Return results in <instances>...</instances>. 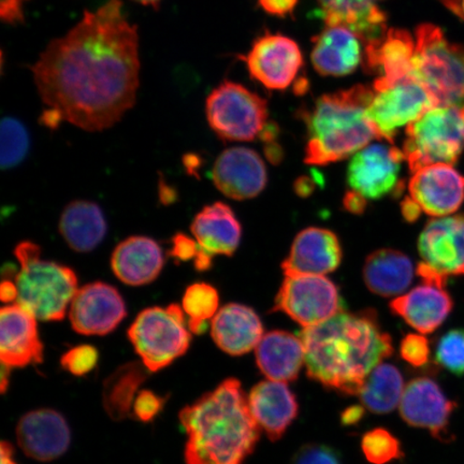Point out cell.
<instances>
[{"label":"cell","mask_w":464,"mask_h":464,"mask_svg":"<svg viewBox=\"0 0 464 464\" xmlns=\"http://www.w3.org/2000/svg\"><path fill=\"white\" fill-rule=\"evenodd\" d=\"M208 123L226 141H253L265 132L268 103L246 87L225 81L207 98Z\"/></svg>","instance_id":"cell-9"},{"label":"cell","mask_w":464,"mask_h":464,"mask_svg":"<svg viewBox=\"0 0 464 464\" xmlns=\"http://www.w3.org/2000/svg\"><path fill=\"white\" fill-rule=\"evenodd\" d=\"M14 255L20 263L15 274L16 304L33 313L39 321L65 318L75 293L78 278L69 266L42 259V249L33 242L19 243Z\"/></svg>","instance_id":"cell-5"},{"label":"cell","mask_w":464,"mask_h":464,"mask_svg":"<svg viewBox=\"0 0 464 464\" xmlns=\"http://www.w3.org/2000/svg\"><path fill=\"white\" fill-rule=\"evenodd\" d=\"M363 408L361 405L351 406L342 414V422L344 425H355L359 420L362 419Z\"/></svg>","instance_id":"cell-48"},{"label":"cell","mask_w":464,"mask_h":464,"mask_svg":"<svg viewBox=\"0 0 464 464\" xmlns=\"http://www.w3.org/2000/svg\"><path fill=\"white\" fill-rule=\"evenodd\" d=\"M190 231L198 246L194 259L198 271L210 269L212 260L218 255L232 256L239 247L242 236L239 220L224 202L203 208L191 222Z\"/></svg>","instance_id":"cell-18"},{"label":"cell","mask_w":464,"mask_h":464,"mask_svg":"<svg viewBox=\"0 0 464 464\" xmlns=\"http://www.w3.org/2000/svg\"><path fill=\"white\" fill-rule=\"evenodd\" d=\"M16 439L27 457L49 462L65 454L72 433L63 415L54 410L42 409L22 417L17 423Z\"/></svg>","instance_id":"cell-21"},{"label":"cell","mask_w":464,"mask_h":464,"mask_svg":"<svg viewBox=\"0 0 464 464\" xmlns=\"http://www.w3.org/2000/svg\"><path fill=\"white\" fill-rule=\"evenodd\" d=\"M127 315L119 290L107 283L95 282L78 289L69 307L75 333L106 335L112 333Z\"/></svg>","instance_id":"cell-17"},{"label":"cell","mask_w":464,"mask_h":464,"mask_svg":"<svg viewBox=\"0 0 464 464\" xmlns=\"http://www.w3.org/2000/svg\"><path fill=\"white\" fill-rule=\"evenodd\" d=\"M438 107L432 96L414 77L382 91H374L367 116L377 137L393 143L397 131Z\"/></svg>","instance_id":"cell-12"},{"label":"cell","mask_w":464,"mask_h":464,"mask_svg":"<svg viewBox=\"0 0 464 464\" xmlns=\"http://www.w3.org/2000/svg\"><path fill=\"white\" fill-rule=\"evenodd\" d=\"M404 390L400 370L392 364L381 363L365 381L359 397L371 413L390 414L401 402Z\"/></svg>","instance_id":"cell-34"},{"label":"cell","mask_w":464,"mask_h":464,"mask_svg":"<svg viewBox=\"0 0 464 464\" xmlns=\"http://www.w3.org/2000/svg\"><path fill=\"white\" fill-rule=\"evenodd\" d=\"M299 0H258L261 9L265 13L277 16L286 17L292 14L297 7Z\"/></svg>","instance_id":"cell-45"},{"label":"cell","mask_w":464,"mask_h":464,"mask_svg":"<svg viewBox=\"0 0 464 464\" xmlns=\"http://www.w3.org/2000/svg\"><path fill=\"white\" fill-rule=\"evenodd\" d=\"M446 7L454 11V14L464 19V0H443Z\"/></svg>","instance_id":"cell-50"},{"label":"cell","mask_w":464,"mask_h":464,"mask_svg":"<svg viewBox=\"0 0 464 464\" xmlns=\"http://www.w3.org/2000/svg\"><path fill=\"white\" fill-rule=\"evenodd\" d=\"M38 319L19 304L0 312V359L10 368L42 363L44 345L39 339Z\"/></svg>","instance_id":"cell-22"},{"label":"cell","mask_w":464,"mask_h":464,"mask_svg":"<svg viewBox=\"0 0 464 464\" xmlns=\"http://www.w3.org/2000/svg\"><path fill=\"white\" fill-rule=\"evenodd\" d=\"M413 77L437 106L464 104V46L452 44L439 26L426 23L415 29Z\"/></svg>","instance_id":"cell-6"},{"label":"cell","mask_w":464,"mask_h":464,"mask_svg":"<svg viewBox=\"0 0 464 464\" xmlns=\"http://www.w3.org/2000/svg\"><path fill=\"white\" fill-rule=\"evenodd\" d=\"M28 130L22 121L14 118H5L2 121V150L0 165L3 170L13 169L25 160L28 153Z\"/></svg>","instance_id":"cell-36"},{"label":"cell","mask_w":464,"mask_h":464,"mask_svg":"<svg viewBox=\"0 0 464 464\" xmlns=\"http://www.w3.org/2000/svg\"><path fill=\"white\" fill-rule=\"evenodd\" d=\"M198 253V246L195 239L184 234H178L173 237L170 255L172 258L179 261L195 259Z\"/></svg>","instance_id":"cell-43"},{"label":"cell","mask_w":464,"mask_h":464,"mask_svg":"<svg viewBox=\"0 0 464 464\" xmlns=\"http://www.w3.org/2000/svg\"><path fill=\"white\" fill-rule=\"evenodd\" d=\"M211 334L220 350L231 356H241L257 347L264 336V326L251 307L229 304L213 317Z\"/></svg>","instance_id":"cell-28"},{"label":"cell","mask_w":464,"mask_h":464,"mask_svg":"<svg viewBox=\"0 0 464 464\" xmlns=\"http://www.w3.org/2000/svg\"><path fill=\"white\" fill-rule=\"evenodd\" d=\"M324 24L350 28L363 45L385 36L387 14L376 0H317Z\"/></svg>","instance_id":"cell-29"},{"label":"cell","mask_w":464,"mask_h":464,"mask_svg":"<svg viewBox=\"0 0 464 464\" xmlns=\"http://www.w3.org/2000/svg\"><path fill=\"white\" fill-rule=\"evenodd\" d=\"M406 198L427 216H451L464 201V177L449 164L422 167L413 172Z\"/></svg>","instance_id":"cell-16"},{"label":"cell","mask_w":464,"mask_h":464,"mask_svg":"<svg viewBox=\"0 0 464 464\" xmlns=\"http://www.w3.org/2000/svg\"><path fill=\"white\" fill-rule=\"evenodd\" d=\"M415 51V36L401 28H388L384 37L363 45L364 71L377 75L373 90L413 77Z\"/></svg>","instance_id":"cell-19"},{"label":"cell","mask_w":464,"mask_h":464,"mask_svg":"<svg viewBox=\"0 0 464 464\" xmlns=\"http://www.w3.org/2000/svg\"><path fill=\"white\" fill-rule=\"evenodd\" d=\"M212 179L217 188L228 198H255L266 185L265 162L255 150L243 147L225 150L214 162Z\"/></svg>","instance_id":"cell-20"},{"label":"cell","mask_w":464,"mask_h":464,"mask_svg":"<svg viewBox=\"0 0 464 464\" xmlns=\"http://www.w3.org/2000/svg\"><path fill=\"white\" fill-rule=\"evenodd\" d=\"M247 398L255 420L274 442L282 439L298 415L297 398L286 382H260L253 387Z\"/></svg>","instance_id":"cell-26"},{"label":"cell","mask_w":464,"mask_h":464,"mask_svg":"<svg viewBox=\"0 0 464 464\" xmlns=\"http://www.w3.org/2000/svg\"><path fill=\"white\" fill-rule=\"evenodd\" d=\"M133 2L141 4L143 5H152L153 8L159 9L162 0H133Z\"/></svg>","instance_id":"cell-52"},{"label":"cell","mask_w":464,"mask_h":464,"mask_svg":"<svg viewBox=\"0 0 464 464\" xmlns=\"http://www.w3.org/2000/svg\"><path fill=\"white\" fill-rule=\"evenodd\" d=\"M421 280L448 282L464 276V214L437 218L426 225L419 240Z\"/></svg>","instance_id":"cell-11"},{"label":"cell","mask_w":464,"mask_h":464,"mask_svg":"<svg viewBox=\"0 0 464 464\" xmlns=\"http://www.w3.org/2000/svg\"><path fill=\"white\" fill-rule=\"evenodd\" d=\"M403 150L387 144L367 145L353 155L347 167V184L365 200L382 198L399 189Z\"/></svg>","instance_id":"cell-14"},{"label":"cell","mask_w":464,"mask_h":464,"mask_svg":"<svg viewBox=\"0 0 464 464\" xmlns=\"http://www.w3.org/2000/svg\"><path fill=\"white\" fill-rule=\"evenodd\" d=\"M435 362L454 375H464V329L450 330L440 336L435 348Z\"/></svg>","instance_id":"cell-38"},{"label":"cell","mask_w":464,"mask_h":464,"mask_svg":"<svg viewBox=\"0 0 464 464\" xmlns=\"http://www.w3.org/2000/svg\"><path fill=\"white\" fill-rule=\"evenodd\" d=\"M311 60L323 77H344L362 65L363 44L350 28L326 25L313 39Z\"/></svg>","instance_id":"cell-25"},{"label":"cell","mask_w":464,"mask_h":464,"mask_svg":"<svg viewBox=\"0 0 464 464\" xmlns=\"http://www.w3.org/2000/svg\"><path fill=\"white\" fill-rule=\"evenodd\" d=\"M274 311L282 312L309 328L343 310L338 287L324 276H286L276 298Z\"/></svg>","instance_id":"cell-10"},{"label":"cell","mask_w":464,"mask_h":464,"mask_svg":"<svg viewBox=\"0 0 464 464\" xmlns=\"http://www.w3.org/2000/svg\"><path fill=\"white\" fill-rule=\"evenodd\" d=\"M373 96V87L359 84L318 98L314 107L304 113L309 136L306 164H332L350 158L373 139H379L367 116Z\"/></svg>","instance_id":"cell-4"},{"label":"cell","mask_w":464,"mask_h":464,"mask_svg":"<svg viewBox=\"0 0 464 464\" xmlns=\"http://www.w3.org/2000/svg\"><path fill=\"white\" fill-rule=\"evenodd\" d=\"M362 275L370 292L382 297H392L411 286L414 266L405 254L396 249H379L365 260Z\"/></svg>","instance_id":"cell-32"},{"label":"cell","mask_w":464,"mask_h":464,"mask_svg":"<svg viewBox=\"0 0 464 464\" xmlns=\"http://www.w3.org/2000/svg\"><path fill=\"white\" fill-rule=\"evenodd\" d=\"M32 72L48 107L44 124L56 127L66 121L86 131L108 130L136 102L138 28L121 0H107L46 46Z\"/></svg>","instance_id":"cell-1"},{"label":"cell","mask_w":464,"mask_h":464,"mask_svg":"<svg viewBox=\"0 0 464 464\" xmlns=\"http://www.w3.org/2000/svg\"><path fill=\"white\" fill-rule=\"evenodd\" d=\"M165 400L150 391L139 392L133 402L132 413L143 422L153 420L164 408Z\"/></svg>","instance_id":"cell-42"},{"label":"cell","mask_w":464,"mask_h":464,"mask_svg":"<svg viewBox=\"0 0 464 464\" xmlns=\"http://www.w3.org/2000/svg\"><path fill=\"white\" fill-rule=\"evenodd\" d=\"M344 206L348 211L361 214L364 210L365 206H367V200L355 193V191L351 190L345 196Z\"/></svg>","instance_id":"cell-46"},{"label":"cell","mask_w":464,"mask_h":464,"mask_svg":"<svg viewBox=\"0 0 464 464\" xmlns=\"http://www.w3.org/2000/svg\"><path fill=\"white\" fill-rule=\"evenodd\" d=\"M290 464H342L335 450L323 444H306L299 449Z\"/></svg>","instance_id":"cell-41"},{"label":"cell","mask_w":464,"mask_h":464,"mask_svg":"<svg viewBox=\"0 0 464 464\" xmlns=\"http://www.w3.org/2000/svg\"><path fill=\"white\" fill-rule=\"evenodd\" d=\"M306 374L328 390L359 396L372 371L393 353L392 336L372 309L342 311L300 334Z\"/></svg>","instance_id":"cell-2"},{"label":"cell","mask_w":464,"mask_h":464,"mask_svg":"<svg viewBox=\"0 0 464 464\" xmlns=\"http://www.w3.org/2000/svg\"><path fill=\"white\" fill-rule=\"evenodd\" d=\"M0 450H2V464H17L14 459L13 445L4 440Z\"/></svg>","instance_id":"cell-49"},{"label":"cell","mask_w":464,"mask_h":464,"mask_svg":"<svg viewBox=\"0 0 464 464\" xmlns=\"http://www.w3.org/2000/svg\"><path fill=\"white\" fill-rule=\"evenodd\" d=\"M98 352L94 346L80 345L63 353L62 367L75 376H83L96 368Z\"/></svg>","instance_id":"cell-39"},{"label":"cell","mask_w":464,"mask_h":464,"mask_svg":"<svg viewBox=\"0 0 464 464\" xmlns=\"http://www.w3.org/2000/svg\"><path fill=\"white\" fill-rule=\"evenodd\" d=\"M0 298H2L5 304H11L16 301L17 288L14 282L10 280L3 281L2 287H0Z\"/></svg>","instance_id":"cell-47"},{"label":"cell","mask_w":464,"mask_h":464,"mask_svg":"<svg viewBox=\"0 0 464 464\" xmlns=\"http://www.w3.org/2000/svg\"><path fill=\"white\" fill-rule=\"evenodd\" d=\"M28 0H0V17L7 24L24 21V5Z\"/></svg>","instance_id":"cell-44"},{"label":"cell","mask_w":464,"mask_h":464,"mask_svg":"<svg viewBox=\"0 0 464 464\" xmlns=\"http://www.w3.org/2000/svg\"><path fill=\"white\" fill-rule=\"evenodd\" d=\"M377 2H382V0H377Z\"/></svg>","instance_id":"cell-53"},{"label":"cell","mask_w":464,"mask_h":464,"mask_svg":"<svg viewBox=\"0 0 464 464\" xmlns=\"http://www.w3.org/2000/svg\"><path fill=\"white\" fill-rule=\"evenodd\" d=\"M257 367L266 379L294 382L298 379L305 361L303 340L282 330H274L263 336L255 348Z\"/></svg>","instance_id":"cell-30"},{"label":"cell","mask_w":464,"mask_h":464,"mask_svg":"<svg viewBox=\"0 0 464 464\" xmlns=\"http://www.w3.org/2000/svg\"><path fill=\"white\" fill-rule=\"evenodd\" d=\"M457 408L437 382L421 376L411 380L405 386L400 415L408 425L426 429L434 439L450 442L452 440L450 417Z\"/></svg>","instance_id":"cell-15"},{"label":"cell","mask_w":464,"mask_h":464,"mask_svg":"<svg viewBox=\"0 0 464 464\" xmlns=\"http://www.w3.org/2000/svg\"><path fill=\"white\" fill-rule=\"evenodd\" d=\"M164 265L165 257L159 243L143 236L127 237L114 248L111 256L113 274L130 286L154 282Z\"/></svg>","instance_id":"cell-27"},{"label":"cell","mask_w":464,"mask_h":464,"mask_svg":"<svg viewBox=\"0 0 464 464\" xmlns=\"http://www.w3.org/2000/svg\"><path fill=\"white\" fill-rule=\"evenodd\" d=\"M147 371L143 363H125L103 382V408L111 420L121 421L130 415L139 387L147 380Z\"/></svg>","instance_id":"cell-33"},{"label":"cell","mask_w":464,"mask_h":464,"mask_svg":"<svg viewBox=\"0 0 464 464\" xmlns=\"http://www.w3.org/2000/svg\"><path fill=\"white\" fill-rule=\"evenodd\" d=\"M3 370H2V384H0V387H2V392L5 393V391H7V388L9 386V374L10 370L13 368H10L9 365L2 363Z\"/></svg>","instance_id":"cell-51"},{"label":"cell","mask_w":464,"mask_h":464,"mask_svg":"<svg viewBox=\"0 0 464 464\" xmlns=\"http://www.w3.org/2000/svg\"><path fill=\"white\" fill-rule=\"evenodd\" d=\"M188 434L187 464H243L260 438V427L241 382L228 379L179 411Z\"/></svg>","instance_id":"cell-3"},{"label":"cell","mask_w":464,"mask_h":464,"mask_svg":"<svg viewBox=\"0 0 464 464\" xmlns=\"http://www.w3.org/2000/svg\"><path fill=\"white\" fill-rule=\"evenodd\" d=\"M181 306L143 310L129 330V339L150 372H159L188 352L191 335Z\"/></svg>","instance_id":"cell-8"},{"label":"cell","mask_w":464,"mask_h":464,"mask_svg":"<svg viewBox=\"0 0 464 464\" xmlns=\"http://www.w3.org/2000/svg\"><path fill=\"white\" fill-rule=\"evenodd\" d=\"M402 150L411 173L429 165L455 164L464 150V104L434 107L406 126Z\"/></svg>","instance_id":"cell-7"},{"label":"cell","mask_w":464,"mask_h":464,"mask_svg":"<svg viewBox=\"0 0 464 464\" xmlns=\"http://www.w3.org/2000/svg\"><path fill=\"white\" fill-rule=\"evenodd\" d=\"M445 286L440 282L422 281L421 285L392 300L391 310L420 334H432L442 326L454 307Z\"/></svg>","instance_id":"cell-24"},{"label":"cell","mask_w":464,"mask_h":464,"mask_svg":"<svg viewBox=\"0 0 464 464\" xmlns=\"http://www.w3.org/2000/svg\"><path fill=\"white\" fill-rule=\"evenodd\" d=\"M430 353L429 340L422 334L405 335L400 345V355L403 361L415 368L426 365L430 359Z\"/></svg>","instance_id":"cell-40"},{"label":"cell","mask_w":464,"mask_h":464,"mask_svg":"<svg viewBox=\"0 0 464 464\" xmlns=\"http://www.w3.org/2000/svg\"><path fill=\"white\" fill-rule=\"evenodd\" d=\"M362 450L372 464H386L403 457L398 439L382 428L373 429L363 435Z\"/></svg>","instance_id":"cell-37"},{"label":"cell","mask_w":464,"mask_h":464,"mask_svg":"<svg viewBox=\"0 0 464 464\" xmlns=\"http://www.w3.org/2000/svg\"><path fill=\"white\" fill-rule=\"evenodd\" d=\"M240 58L254 80L266 89L277 91L288 89L304 63L303 52L295 40L270 33L255 40L247 55Z\"/></svg>","instance_id":"cell-13"},{"label":"cell","mask_w":464,"mask_h":464,"mask_svg":"<svg viewBox=\"0 0 464 464\" xmlns=\"http://www.w3.org/2000/svg\"><path fill=\"white\" fill-rule=\"evenodd\" d=\"M342 248L338 237L324 228H307L295 237L282 265L285 276H326L338 269Z\"/></svg>","instance_id":"cell-23"},{"label":"cell","mask_w":464,"mask_h":464,"mask_svg":"<svg viewBox=\"0 0 464 464\" xmlns=\"http://www.w3.org/2000/svg\"><path fill=\"white\" fill-rule=\"evenodd\" d=\"M58 229L72 251L87 253L101 245L108 228L100 206L92 201L75 200L63 208Z\"/></svg>","instance_id":"cell-31"},{"label":"cell","mask_w":464,"mask_h":464,"mask_svg":"<svg viewBox=\"0 0 464 464\" xmlns=\"http://www.w3.org/2000/svg\"><path fill=\"white\" fill-rule=\"evenodd\" d=\"M219 295L210 284L195 283L188 287L182 301V309L189 317L190 332L202 334L207 332L208 322L218 312Z\"/></svg>","instance_id":"cell-35"}]
</instances>
